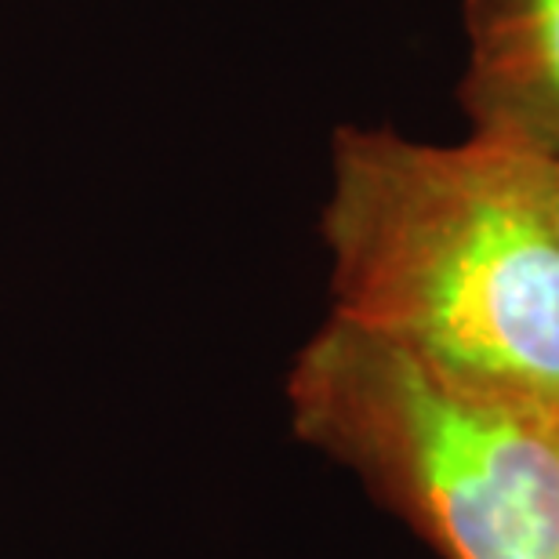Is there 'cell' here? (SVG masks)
<instances>
[{
	"label": "cell",
	"instance_id": "obj_1",
	"mask_svg": "<svg viewBox=\"0 0 559 559\" xmlns=\"http://www.w3.org/2000/svg\"><path fill=\"white\" fill-rule=\"evenodd\" d=\"M331 317L465 393L559 415V164L506 142L338 128Z\"/></svg>",
	"mask_w": 559,
	"mask_h": 559
},
{
	"label": "cell",
	"instance_id": "obj_2",
	"mask_svg": "<svg viewBox=\"0 0 559 559\" xmlns=\"http://www.w3.org/2000/svg\"><path fill=\"white\" fill-rule=\"evenodd\" d=\"M284 396L295 440L436 559H559V415L447 385L331 312L290 360Z\"/></svg>",
	"mask_w": 559,
	"mask_h": 559
},
{
	"label": "cell",
	"instance_id": "obj_3",
	"mask_svg": "<svg viewBox=\"0 0 559 559\" xmlns=\"http://www.w3.org/2000/svg\"><path fill=\"white\" fill-rule=\"evenodd\" d=\"M468 135L559 164V0H465Z\"/></svg>",
	"mask_w": 559,
	"mask_h": 559
}]
</instances>
